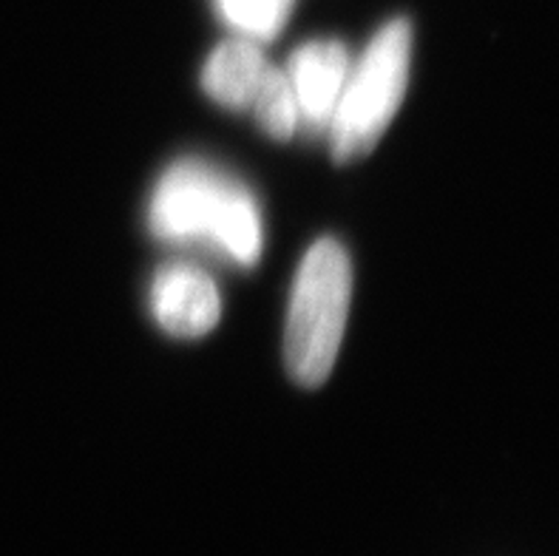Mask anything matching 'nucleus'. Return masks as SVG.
I'll use <instances>...</instances> for the list:
<instances>
[{
    "label": "nucleus",
    "mask_w": 559,
    "mask_h": 556,
    "mask_svg": "<svg viewBox=\"0 0 559 556\" xmlns=\"http://www.w3.org/2000/svg\"><path fill=\"white\" fill-rule=\"evenodd\" d=\"M148 307L159 330L174 339H202L219 324L222 293L205 268L168 261L151 279Z\"/></svg>",
    "instance_id": "39448f33"
},
{
    "label": "nucleus",
    "mask_w": 559,
    "mask_h": 556,
    "mask_svg": "<svg viewBox=\"0 0 559 556\" xmlns=\"http://www.w3.org/2000/svg\"><path fill=\"white\" fill-rule=\"evenodd\" d=\"M353 301V261L344 245L319 239L296 270L284 321V364L298 387L333 375Z\"/></svg>",
    "instance_id": "f03ea898"
},
{
    "label": "nucleus",
    "mask_w": 559,
    "mask_h": 556,
    "mask_svg": "<svg viewBox=\"0 0 559 556\" xmlns=\"http://www.w3.org/2000/svg\"><path fill=\"white\" fill-rule=\"evenodd\" d=\"M412 71V23L406 17L386 21L367 49L353 60L326 128V145L338 165H349L376 151L395 114L401 111Z\"/></svg>",
    "instance_id": "7ed1b4c3"
},
{
    "label": "nucleus",
    "mask_w": 559,
    "mask_h": 556,
    "mask_svg": "<svg viewBox=\"0 0 559 556\" xmlns=\"http://www.w3.org/2000/svg\"><path fill=\"white\" fill-rule=\"evenodd\" d=\"M267 69L270 60L264 57L262 43L230 35L207 55L199 83L216 106L248 111Z\"/></svg>",
    "instance_id": "423d86ee"
},
{
    "label": "nucleus",
    "mask_w": 559,
    "mask_h": 556,
    "mask_svg": "<svg viewBox=\"0 0 559 556\" xmlns=\"http://www.w3.org/2000/svg\"><path fill=\"white\" fill-rule=\"evenodd\" d=\"M353 57L335 37H316L301 43L282 66L293 88L298 108V131L310 137H324L333 120L338 97L347 83Z\"/></svg>",
    "instance_id": "20e7f679"
},
{
    "label": "nucleus",
    "mask_w": 559,
    "mask_h": 556,
    "mask_svg": "<svg viewBox=\"0 0 559 556\" xmlns=\"http://www.w3.org/2000/svg\"><path fill=\"white\" fill-rule=\"evenodd\" d=\"M248 114L270 140L287 142L298 134L296 97H293V88L282 66L270 63V69L264 71Z\"/></svg>",
    "instance_id": "6e6552de"
},
{
    "label": "nucleus",
    "mask_w": 559,
    "mask_h": 556,
    "mask_svg": "<svg viewBox=\"0 0 559 556\" xmlns=\"http://www.w3.org/2000/svg\"><path fill=\"white\" fill-rule=\"evenodd\" d=\"M296 3L298 0H213V9L230 35L264 46L282 35Z\"/></svg>",
    "instance_id": "0eeeda50"
},
{
    "label": "nucleus",
    "mask_w": 559,
    "mask_h": 556,
    "mask_svg": "<svg viewBox=\"0 0 559 556\" xmlns=\"http://www.w3.org/2000/svg\"><path fill=\"white\" fill-rule=\"evenodd\" d=\"M148 230L168 245L205 247L236 268H253L264 250V218L253 190L199 156H182L156 179Z\"/></svg>",
    "instance_id": "f257e3e1"
}]
</instances>
